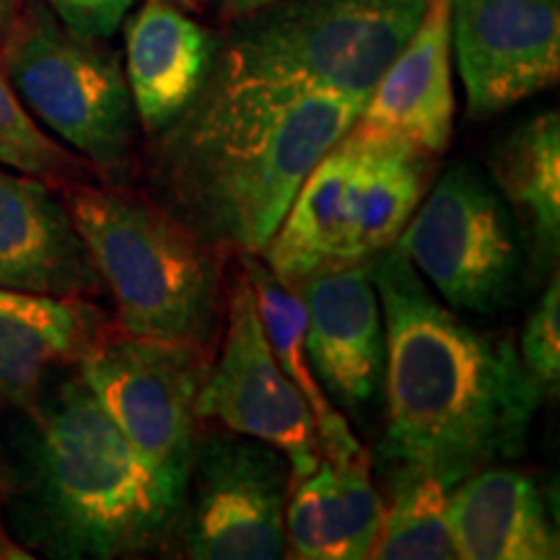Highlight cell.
Here are the masks:
<instances>
[{"label":"cell","mask_w":560,"mask_h":560,"mask_svg":"<svg viewBox=\"0 0 560 560\" xmlns=\"http://www.w3.org/2000/svg\"><path fill=\"white\" fill-rule=\"evenodd\" d=\"M125 79L151 140L192 107L213 73L219 42L170 0H145L125 26Z\"/></svg>","instance_id":"2e32d148"},{"label":"cell","mask_w":560,"mask_h":560,"mask_svg":"<svg viewBox=\"0 0 560 560\" xmlns=\"http://www.w3.org/2000/svg\"><path fill=\"white\" fill-rule=\"evenodd\" d=\"M395 249L454 312L509 306L524 270V236L506 200L470 164L433 182Z\"/></svg>","instance_id":"ba28073f"},{"label":"cell","mask_w":560,"mask_h":560,"mask_svg":"<svg viewBox=\"0 0 560 560\" xmlns=\"http://www.w3.org/2000/svg\"><path fill=\"white\" fill-rule=\"evenodd\" d=\"M425 3L429 0H276L231 19L210 75L366 102L416 32Z\"/></svg>","instance_id":"8992f818"},{"label":"cell","mask_w":560,"mask_h":560,"mask_svg":"<svg viewBox=\"0 0 560 560\" xmlns=\"http://www.w3.org/2000/svg\"><path fill=\"white\" fill-rule=\"evenodd\" d=\"M60 371L55 387L47 380L24 408L30 431L13 532L52 558L109 560L156 550L172 535L179 501L112 423L79 369Z\"/></svg>","instance_id":"3957f363"},{"label":"cell","mask_w":560,"mask_h":560,"mask_svg":"<svg viewBox=\"0 0 560 560\" xmlns=\"http://www.w3.org/2000/svg\"><path fill=\"white\" fill-rule=\"evenodd\" d=\"M450 527L457 558L556 560L558 532L527 472L490 465L450 490Z\"/></svg>","instance_id":"ac0fdd59"},{"label":"cell","mask_w":560,"mask_h":560,"mask_svg":"<svg viewBox=\"0 0 560 560\" xmlns=\"http://www.w3.org/2000/svg\"><path fill=\"white\" fill-rule=\"evenodd\" d=\"M0 166L32 174L50 185L86 179V174L94 172L86 161L75 159L39 128V122L24 109L16 91L11 89L3 66H0Z\"/></svg>","instance_id":"603a6c76"},{"label":"cell","mask_w":560,"mask_h":560,"mask_svg":"<svg viewBox=\"0 0 560 560\" xmlns=\"http://www.w3.org/2000/svg\"><path fill=\"white\" fill-rule=\"evenodd\" d=\"M0 289L58 299H91L104 289L62 195L9 166H0Z\"/></svg>","instance_id":"5bb4252c"},{"label":"cell","mask_w":560,"mask_h":560,"mask_svg":"<svg viewBox=\"0 0 560 560\" xmlns=\"http://www.w3.org/2000/svg\"><path fill=\"white\" fill-rule=\"evenodd\" d=\"M363 100L210 75L153 138L151 195L221 252L260 255L301 182L361 115Z\"/></svg>","instance_id":"7a4b0ae2"},{"label":"cell","mask_w":560,"mask_h":560,"mask_svg":"<svg viewBox=\"0 0 560 560\" xmlns=\"http://www.w3.org/2000/svg\"><path fill=\"white\" fill-rule=\"evenodd\" d=\"M520 361L545 397L556 395L560 382V283L550 278L548 289L527 317L520 338Z\"/></svg>","instance_id":"cb8c5ba5"},{"label":"cell","mask_w":560,"mask_h":560,"mask_svg":"<svg viewBox=\"0 0 560 560\" xmlns=\"http://www.w3.org/2000/svg\"><path fill=\"white\" fill-rule=\"evenodd\" d=\"M21 5H24V0H0V42L9 34L13 19L19 16Z\"/></svg>","instance_id":"4316f807"},{"label":"cell","mask_w":560,"mask_h":560,"mask_svg":"<svg viewBox=\"0 0 560 560\" xmlns=\"http://www.w3.org/2000/svg\"><path fill=\"white\" fill-rule=\"evenodd\" d=\"M242 270L247 272L252 289H255L257 310H260V319L268 335L270 350L276 355L278 366L285 371V376L296 384V389L304 395L306 405H310L314 423H317V439L322 457L330 462H346L363 457L366 450L355 433L350 431L348 420L342 412L335 408L327 392L314 374L310 355H306V314L304 304H301L299 293L278 280L268 270L257 255H240Z\"/></svg>","instance_id":"44dd1931"},{"label":"cell","mask_w":560,"mask_h":560,"mask_svg":"<svg viewBox=\"0 0 560 560\" xmlns=\"http://www.w3.org/2000/svg\"><path fill=\"white\" fill-rule=\"evenodd\" d=\"M0 66L34 120L68 143L109 185L128 177L136 107L117 52L70 32L42 3L13 19Z\"/></svg>","instance_id":"52a82bcc"},{"label":"cell","mask_w":560,"mask_h":560,"mask_svg":"<svg viewBox=\"0 0 560 560\" xmlns=\"http://www.w3.org/2000/svg\"><path fill=\"white\" fill-rule=\"evenodd\" d=\"M436 172V156L395 138L350 130L301 182L260 255L285 285L355 265L395 247Z\"/></svg>","instance_id":"5b68a950"},{"label":"cell","mask_w":560,"mask_h":560,"mask_svg":"<svg viewBox=\"0 0 560 560\" xmlns=\"http://www.w3.org/2000/svg\"><path fill=\"white\" fill-rule=\"evenodd\" d=\"M490 174L537 262H556L560 247L558 112H545L511 130L490 153Z\"/></svg>","instance_id":"ffe728a7"},{"label":"cell","mask_w":560,"mask_h":560,"mask_svg":"<svg viewBox=\"0 0 560 560\" xmlns=\"http://www.w3.org/2000/svg\"><path fill=\"white\" fill-rule=\"evenodd\" d=\"M384 319L382 454L454 488L520 457L545 395L506 332L480 330L441 304L395 247L369 262Z\"/></svg>","instance_id":"6da1fadb"},{"label":"cell","mask_w":560,"mask_h":560,"mask_svg":"<svg viewBox=\"0 0 560 560\" xmlns=\"http://www.w3.org/2000/svg\"><path fill=\"white\" fill-rule=\"evenodd\" d=\"M376 560H457L450 527V488L433 475L395 467L389 503L371 556Z\"/></svg>","instance_id":"7402d4cb"},{"label":"cell","mask_w":560,"mask_h":560,"mask_svg":"<svg viewBox=\"0 0 560 560\" xmlns=\"http://www.w3.org/2000/svg\"><path fill=\"white\" fill-rule=\"evenodd\" d=\"M75 369L145 467L182 503L208 350L136 338L109 325Z\"/></svg>","instance_id":"9c48e42d"},{"label":"cell","mask_w":560,"mask_h":560,"mask_svg":"<svg viewBox=\"0 0 560 560\" xmlns=\"http://www.w3.org/2000/svg\"><path fill=\"white\" fill-rule=\"evenodd\" d=\"M382 514L384 499L371 480L369 454L346 462L322 457L317 470L291 486L283 558H369L380 535Z\"/></svg>","instance_id":"d6986e66"},{"label":"cell","mask_w":560,"mask_h":560,"mask_svg":"<svg viewBox=\"0 0 560 560\" xmlns=\"http://www.w3.org/2000/svg\"><path fill=\"white\" fill-rule=\"evenodd\" d=\"M306 314V355L332 405L361 418L384 384V319L369 265L293 285Z\"/></svg>","instance_id":"4fadbf2b"},{"label":"cell","mask_w":560,"mask_h":560,"mask_svg":"<svg viewBox=\"0 0 560 560\" xmlns=\"http://www.w3.org/2000/svg\"><path fill=\"white\" fill-rule=\"evenodd\" d=\"M70 32L107 42L122 26L136 0H45Z\"/></svg>","instance_id":"d4e9b609"},{"label":"cell","mask_w":560,"mask_h":560,"mask_svg":"<svg viewBox=\"0 0 560 560\" xmlns=\"http://www.w3.org/2000/svg\"><path fill=\"white\" fill-rule=\"evenodd\" d=\"M198 418L260 439L291 465V486L317 470L322 452L317 423L285 371L272 355L255 289L240 270L226 293V330L221 353L198 392Z\"/></svg>","instance_id":"8fae6325"},{"label":"cell","mask_w":560,"mask_h":560,"mask_svg":"<svg viewBox=\"0 0 560 560\" xmlns=\"http://www.w3.org/2000/svg\"><path fill=\"white\" fill-rule=\"evenodd\" d=\"M291 465L260 439L229 429L195 436L172 535L192 560L285 556Z\"/></svg>","instance_id":"30bf717a"},{"label":"cell","mask_w":560,"mask_h":560,"mask_svg":"<svg viewBox=\"0 0 560 560\" xmlns=\"http://www.w3.org/2000/svg\"><path fill=\"white\" fill-rule=\"evenodd\" d=\"M450 32L475 120L501 115L558 81V0H450Z\"/></svg>","instance_id":"7c38bea8"},{"label":"cell","mask_w":560,"mask_h":560,"mask_svg":"<svg viewBox=\"0 0 560 560\" xmlns=\"http://www.w3.org/2000/svg\"><path fill=\"white\" fill-rule=\"evenodd\" d=\"M62 200L117 310V330L208 350L226 293L221 249L210 247L153 198L79 179Z\"/></svg>","instance_id":"277c9868"},{"label":"cell","mask_w":560,"mask_h":560,"mask_svg":"<svg viewBox=\"0 0 560 560\" xmlns=\"http://www.w3.org/2000/svg\"><path fill=\"white\" fill-rule=\"evenodd\" d=\"M355 130L441 156L454 136L450 0H429L416 32L363 102Z\"/></svg>","instance_id":"9a60e30c"},{"label":"cell","mask_w":560,"mask_h":560,"mask_svg":"<svg viewBox=\"0 0 560 560\" xmlns=\"http://www.w3.org/2000/svg\"><path fill=\"white\" fill-rule=\"evenodd\" d=\"M221 3V11L226 19H236V16H244V13L255 11V9H262V5L268 3H276V0H219Z\"/></svg>","instance_id":"484cf974"},{"label":"cell","mask_w":560,"mask_h":560,"mask_svg":"<svg viewBox=\"0 0 560 560\" xmlns=\"http://www.w3.org/2000/svg\"><path fill=\"white\" fill-rule=\"evenodd\" d=\"M109 327L89 299L0 289V408L24 410Z\"/></svg>","instance_id":"e0dca14e"}]
</instances>
